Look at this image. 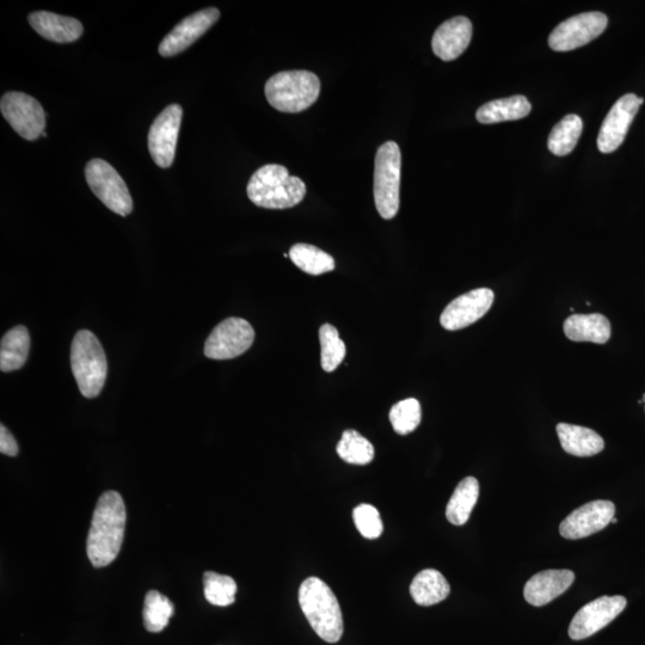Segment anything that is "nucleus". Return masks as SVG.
I'll return each instance as SVG.
<instances>
[{"instance_id":"obj_26","label":"nucleus","mask_w":645,"mask_h":645,"mask_svg":"<svg viewBox=\"0 0 645 645\" xmlns=\"http://www.w3.org/2000/svg\"><path fill=\"white\" fill-rule=\"evenodd\" d=\"M582 129L583 122L579 115L565 116L550 133L548 140L550 152L557 157L568 156L579 143Z\"/></svg>"},{"instance_id":"obj_28","label":"nucleus","mask_w":645,"mask_h":645,"mask_svg":"<svg viewBox=\"0 0 645 645\" xmlns=\"http://www.w3.org/2000/svg\"><path fill=\"white\" fill-rule=\"evenodd\" d=\"M336 451L344 462L353 465H367L374 458L371 442L353 429H348L342 434Z\"/></svg>"},{"instance_id":"obj_8","label":"nucleus","mask_w":645,"mask_h":645,"mask_svg":"<svg viewBox=\"0 0 645 645\" xmlns=\"http://www.w3.org/2000/svg\"><path fill=\"white\" fill-rule=\"evenodd\" d=\"M0 110L5 120L22 138L34 141L45 133V110L34 97L23 92H8L0 101Z\"/></svg>"},{"instance_id":"obj_2","label":"nucleus","mask_w":645,"mask_h":645,"mask_svg":"<svg viewBox=\"0 0 645 645\" xmlns=\"http://www.w3.org/2000/svg\"><path fill=\"white\" fill-rule=\"evenodd\" d=\"M247 192L251 202L258 207L286 210L304 200L306 186L282 165L268 164L251 176Z\"/></svg>"},{"instance_id":"obj_12","label":"nucleus","mask_w":645,"mask_h":645,"mask_svg":"<svg viewBox=\"0 0 645 645\" xmlns=\"http://www.w3.org/2000/svg\"><path fill=\"white\" fill-rule=\"evenodd\" d=\"M182 116V107L171 104L153 121L149 133V150L159 168L168 169L174 163Z\"/></svg>"},{"instance_id":"obj_32","label":"nucleus","mask_w":645,"mask_h":645,"mask_svg":"<svg viewBox=\"0 0 645 645\" xmlns=\"http://www.w3.org/2000/svg\"><path fill=\"white\" fill-rule=\"evenodd\" d=\"M421 419V404L415 398H408L398 402L393 405L390 411L391 425L399 435L413 433L420 426Z\"/></svg>"},{"instance_id":"obj_27","label":"nucleus","mask_w":645,"mask_h":645,"mask_svg":"<svg viewBox=\"0 0 645 645\" xmlns=\"http://www.w3.org/2000/svg\"><path fill=\"white\" fill-rule=\"evenodd\" d=\"M288 255L299 269L310 275H322L335 269L334 258L315 245L304 243L293 245Z\"/></svg>"},{"instance_id":"obj_10","label":"nucleus","mask_w":645,"mask_h":645,"mask_svg":"<svg viewBox=\"0 0 645 645\" xmlns=\"http://www.w3.org/2000/svg\"><path fill=\"white\" fill-rule=\"evenodd\" d=\"M607 24V16L597 11L570 17L551 33L549 46L555 52L574 51L599 38Z\"/></svg>"},{"instance_id":"obj_35","label":"nucleus","mask_w":645,"mask_h":645,"mask_svg":"<svg viewBox=\"0 0 645 645\" xmlns=\"http://www.w3.org/2000/svg\"><path fill=\"white\" fill-rule=\"evenodd\" d=\"M611 522L612 524H617L618 520L616 518H613Z\"/></svg>"},{"instance_id":"obj_29","label":"nucleus","mask_w":645,"mask_h":645,"mask_svg":"<svg viewBox=\"0 0 645 645\" xmlns=\"http://www.w3.org/2000/svg\"><path fill=\"white\" fill-rule=\"evenodd\" d=\"M175 612L172 602L158 591L146 594L144 604V625L147 631L162 632L169 625V620Z\"/></svg>"},{"instance_id":"obj_24","label":"nucleus","mask_w":645,"mask_h":645,"mask_svg":"<svg viewBox=\"0 0 645 645\" xmlns=\"http://www.w3.org/2000/svg\"><path fill=\"white\" fill-rule=\"evenodd\" d=\"M30 349L29 331L18 325L3 336L0 343V370L14 372L26 364Z\"/></svg>"},{"instance_id":"obj_34","label":"nucleus","mask_w":645,"mask_h":645,"mask_svg":"<svg viewBox=\"0 0 645 645\" xmlns=\"http://www.w3.org/2000/svg\"><path fill=\"white\" fill-rule=\"evenodd\" d=\"M0 452L9 457H16L18 454V445L14 435L4 425L0 426Z\"/></svg>"},{"instance_id":"obj_3","label":"nucleus","mask_w":645,"mask_h":645,"mask_svg":"<svg viewBox=\"0 0 645 645\" xmlns=\"http://www.w3.org/2000/svg\"><path fill=\"white\" fill-rule=\"evenodd\" d=\"M299 604L307 622L316 634L328 643H337L343 636L342 611L336 595L318 577L301 583Z\"/></svg>"},{"instance_id":"obj_30","label":"nucleus","mask_w":645,"mask_h":645,"mask_svg":"<svg viewBox=\"0 0 645 645\" xmlns=\"http://www.w3.org/2000/svg\"><path fill=\"white\" fill-rule=\"evenodd\" d=\"M321 341V364L325 372H334L346 358V344L340 339L339 331L331 324L322 325L319 329Z\"/></svg>"},{"instance_id":"obj_5","label":"nucleus","mask_w":645,"mask_h":645,"mask_svg":"<svg viewBox=\"0 0 645 645\" xmlns=\"http://www.w3.org/2000/svg\"><path fill=\"white\" fill-rule=\"evenodd\" d=\"M270 106L282 113H300L310 108L321 94V81L309 71L276 73L266 84Z\"/></svg>"},{"instance_id":"obj_31","label":"nucleus","mask_w":645,"mask_h":645,"mask_svg":"<svg viewBox=\"0 0 645 645\" xmlns=\"http://www.w3.org/2000/svg\"><path fill=\"white\" fill-rule=\"evenodd\" d=\"M205 598L219 607L230 606L236 600L237 583L230 576L207 571L204 575Z\"/></svg>"},{"instance_id":"obj_23","label":"nucleus","mask_w":645,"mask_h":645,"mask_svg":"<svg viewBox=\"0 0 645 645\" xmlns=\"http://www.w3.org/2000/svg\"><path fill=\"white\" fill-rule=\"evenodd\" d=\"M451 593L445 576L435 569L422 570L410 586V594L417 605L433 606L444 601Z\"/></svg>"},{"instance_id":"obj_20","label":"nucleus","mask_w":645,"mask_h":645,"mask_svg":"<svg viewBox=\"0 0 645 645\" xmlns=\"http://www.w3.org/2000/svg\"><path fill=\"white\" fill-rule=\"evenodd\" d=\"M564 333L574 342L605 344L611 339V323L604 315H573L564 322Z\"/></svg>"},{"instance_id":"obj_4","label":"nucleus","mask_w":645,"mask_h":645,"mask_svg":"<svg viewBox=\"0 0 645 645\" xmlns=\"http://www.w3.org/2000/svg\"><path fill=\"white\" fill-rule=\"evenodd\" d=\"M71 367L78 389L86 398L102 392L107 380L108 362L100 341L89 330H81L71 346Z\"/></svg>"},{"instance_id":"obj_16","label":"nucleus","mask_w":645,"mask_h":645,"mask_svg":"<svg viewBox=\"0 0 645 645\" xmlns=\"http://www.w3.org/2000/svg\"><path fill=\"white\" fill-rule=\"evenodd\" d=\"M219 17L218 9L208 8L184 18L174 30L165 36L159 46V53L165 58L182 53L184 49L200 39L219 20Z\"/></svg>"},{"instance_id":"obj_19","label":"nucleus","mask_w":645,"mask_h":645,"mask_svg":"<svg viewBox=\"0 0 645 645\" xmlns=\"http://www.w3.org/2000/svg\"><path fill=\"white\" fill-rule=\"evenodd\" d=\"M28 21L43 39L58 42H75L83 35L82 23L76 18L53 14L48 11L33 12Z\"/></svg>"},{"instance_id":"obj_7","label":"nucleus","mask_w":645,"mask_h":645,"mask_svg":"<svg viewBox=\"0 0 645 645\" xmlns=\"http://www.w3.org/2000/svg\"><path fill=\"white\" fill-rule=\"evenodd\" d=\"M90 189L110 211L126 217L133 211V200L124 178L103 159H92L85 168Z\"/></svg>"},{"instance_id":"obj_1","label":"nucleus","mask_w":645,"mask_h":645,"mask_svg":"<svg viewBox=\"0 0 645 645\" xmlns=\"http://www.w3.org/2000/svg\"><path fill=\"white\" fill-rule=\"evenodd\" d=\"M124 499L116 491H107L98 499L92 516L86 551L95 568L107 567L115 561L124 542L126 527Z\"/></svg>"},{"instance_id":"obj_15","label":"nucleus","mask_w":645,"mask_h":645,"mask_svg":"<svg viewBox=\"0 0 645 645\" xmlns=\"http://www.w3.org/2000/svg\"><path fill=\"white\" fill-rule=\"evenodd\" d=\"M494 292L489 288H477L448 304L440 317L442 328L456 331L470 327L487 315L494 303Z\"/></svg>"},{"instance_id":"obj_17","label":"nucleus","mask_w":645,"mask_h":645,"mask_svg":"<svg viewBox=\"0 0 645 645\" xmlns=\"http://www.w3.org/2000/svg\"><path fill=\"white\" fill-rule=\"evenodd\" d=\"M471 38L472 23L469 18L454 17L436 29L432 41L433 52L441 60L452 61L465 52Z\"/></svg>"},{"instance_id":"obj_18","label":"nucleus","mask_w":645,"mask_h":645,"mask_svg":"<svg viewBox=\"0 0 645 645\" xmlns=\"http://www.w3.org/2000/svg\"><path fill=\"white\" fill-rule=\"evenodd\" d=\"M574 580L575 574L570 570L540 571L526 583L524 597L532 606L548 605L568 591Z\"/></svg>"},{"instance_id":"obj_14","label":"nucleus","mask_w":645,"mask_h":645,"mask_svg":"<svg viewBox=\"0 0 645 645\" xmlns=\"http://www.w3.org/2000/svg\"><path fill=\"white\" fill-rule=\"evenodd\" d=\"M616 506L611 501H592L577 508L562 521L559 533L565 539H582L598 533L611 524Z\"/></svg>"},{"instance_id":"obj_33","label":"nucleus","mask_w":645,"mask_h":645,"mask_svg":"<svg viewBox=\"0 0 645 645\" xmlns=\"http://www.w3.org/2000/svg\"><path fill=\"white\" fill-rule=\"evenodd\" d=\"M353 519L358 531L367 539H377L382 536L384 525L376 507L360 505L354 509Z\"/></svg>"},{"instance_id":"obj_9","label":"nucleus","mask_w":645,"mask_h":645,"mask_svg":"<svg viewBox=\"0 0 645 645\" xmlns=\"http://www.w3.org/2000/svg\"><path fill=\"white\" fill-rule=\"evenodd\" d=\"M255 331L242 318H227L214 328L205 343V355L212 360H230L253 346Z\"/></svg>"},{"instance_id":"obj_21","label":"nucleus","mask_w":645,"mask_h":645,"mask_svg":"<svg viewBox=\"0 0 645 645\" xmlns=\"http://www.w3.org/2000/svg\"><path fill=\"white\" fill-rule=\"evenodd\" d=\"M557 434L563 450L575 457H592L604 451L605 442L594 430L559 423Z\"/></svg>"},{"instance_id":"obj_6","label":"nucleus","mask_w":645,"mask_h":645,"mask_svg":"<svg viewBox=\"0 0 645 645\" xmlns=\"http://www.w3.org/2000/svg\"><path fill=\"white\" fill-rule=\"evenodd\" d=\"M402 155L395 141L380 146L374 168V201L382 218L390 220L399 211V188H401Z\"/></svg>"},{"instance_id":"obj_13","label":"nucleus","mask_w":645,"mask_h":645,"mask_svg":"<svg viewBox=\"0 0 645 645\" xmlns=\"http://www.w3.org/2000/svg\"><path fill=\"white\" fill-rule=\"evenodd\" d=\"M643 102V98L635 94H626L619 98L602 122L598 137L600 152L612 153L619 149Z\"/></svg>"},{"instance_id":"obj_25","label":"nucleus","mask_w":645,"mask_h":645,"mask_svg":"<svg viewBox=\"0 0 645 645\" xmlns=\"http://www.w3.org/2000/svg\"><path fill=\"white\" fill-rule=\"evenodd\" d=\"M479 496V483L475 477H466L458 484L448 501L446 518L452 525L463 526L469 521Z\"/></svg>"},{"instance_id":"obj_22","label":"nucleus","mask_w":645,"mask_h":645,"mask_svg":"<svg viewBox=\"0 0 645 645\" xmlns=\"http://www.w3.org/2000/svg\"><path fill=\"white\" fill-rule=\"evenodd\" d=\"M531 103L525 96H512L484 104L477 110L476 118L481 124L493 125L505 121L526 118L531 113Z\"/></svg>"},{"instance_id":"obj_11","label":"nucleus","mask_w":645,"mask_h":645,"mask_svg":"<svg viewBox=\"0 0 645 645\" xmlns=\"http://www.w3.org/2000/svg\"><path fill=\"white\" fill-rule=\"evenodd\" d=\"M628 601L620 595L601 597L589 602L575 614L569 626L571 640L582 641L611 624L625 610Z\"/></svg>"}]
</instances>
